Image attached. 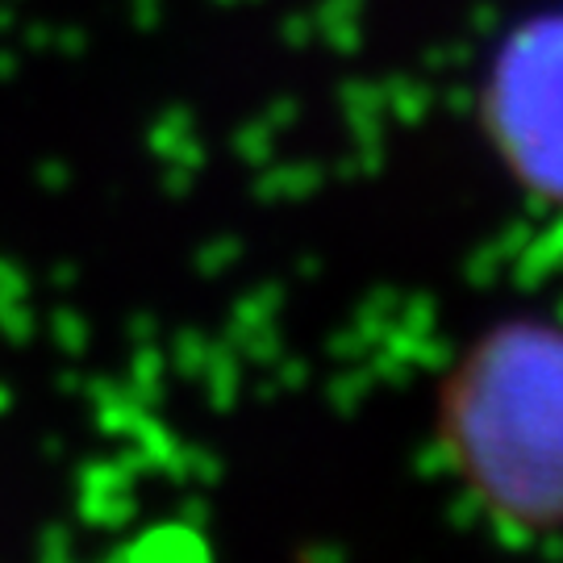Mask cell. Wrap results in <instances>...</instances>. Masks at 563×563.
I'll return each mask as SVG.
<instances>
[{
	"label": "cell",
	"instance_id": "2",
	"mask_svg": "<svg viewBox=\"0 0 563 563\" xmlns=\"http://www.w3.org/2000/svg\"><path fill=\"white\" fill-rule=\"evenodd\" d=\"M488 139L505 167L563 205V13H543L505 38L484 88Z\"/></svg>",
	"mask_w": 563,
	"mask_h": 563
},
{
	"label": "cell",
	"instance_id": "1",
	"mask_svg": "<svg viewBox=\"0 0 563 563\" xmlns=\"http://www.w3.org/2000/svg\"><path fill=\"white\" fill-rule=\"evenodd\" d=\"M439 439L509 530H563V330L505 322L472 342L439 397Z\"/></svg>",
	"mask_w": 563,
	"mask_h": 563
}]
</instances>
